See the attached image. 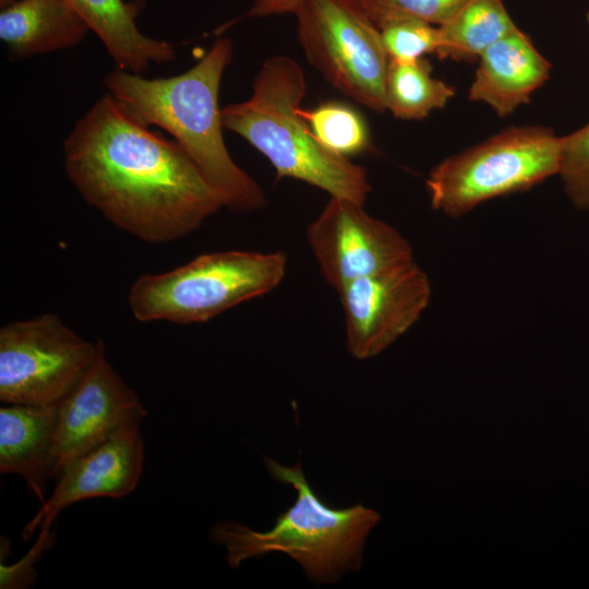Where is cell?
I'll use <instances>...</instances> for the list:
<instances>
[{"mask_svg":"<svg viewBox=\"0 0 589 589\" xmlns=\"http://www.w3.org/2000/svg\"><path fill=\"white\" fill-rule=\"evenodd\" d=\"M384 48L393 60H417L435 53L437 26L413 17H388L376 24Z\"/></svg>","mask_w":589,"mask_h":589,"instance_id":"ffe728a7","label":"cell"},{"mask_svg":"<svg viewBox=\"0 0 589 589\" xmlns=\"http://www.w3.org/2000/svg\"><path fill=\"white\" fill-rule=\"evenodd\" d=\"M432 68L425 59H389L385 105L396 118L419 120L431 111L446 106L455 89L431 74Z\"/></svg>","mask_w":589,"mask_h":589,"instance_id":"ac0fdd59","label":"cell"},{"mask_svg":"<svg viewBox=\"0 0 589 589\" xmlns=\"http://www.w3.org/2000/svg\"><path fill=\"white\" fill-rule=\"evenodd\" d=\"M469 99L490 106L500 117L529 101L550 76L551 63L518 27L478 58Z\"/></svg>","mask_w":589,"mask_h":589,"instance_id":"4fadbf2b","label":"cell"},{"mask_svg":"<svg viewBox=\"0 0 589 589\" xmlns=\"http://www.w3.org/2000/svg\"><path fill=\"white\" fill-rule=\"evenodd\" d=\"M57 418L58 405L0 408V472L23 478L41 504L46 481L51 479Z\"/></svg>","mask_w":589,"mask_h":589,"instance_id":"5bb4252c","label":"cell"},{"mask_svg":"<svg viewBox=\"0 0 589 589\" xmlns=\"http://www.w3.org/2000/svg\"><path fill=\"white\" fill-rule=\"evenodd\" d=\"M292 13L308 61L344 95L371 110H386L389 57L360 1L301 0Z\"/></svg>","mask_w":589,"mask_h":589,"instance_id":"52a82bcc","label":"cell"},{"mask_svg":"<svg viewBox=\"0 0 589 589\" xmlns=\"http://www.w3.org/2000/svg\"><path fill=\"white\" fill-rule=\"evenodd\" d=\"M558 175L570 201L578 208H589V123L561 136Z\"/></svg>","mask_w":589,"mask_h":589,"instance_id":"44dd1931","label":"cell"},{"mask_svg":"<svg viewBox=\"0 0 589 589\" xmlns=\"http://www.w3.org/2000/svg\"><path fill=\"white\" fill-rule=\"evenodd\" d=\"M56 533L41 529L38 539L26 555L13 565L0 564V588L16 589L33 586L37 578L34 564L40 558L43 552L55 542Z\"/></svg>","mask_w":589,"mask_h":589,"instance_id":"603a6c76","label":"cell"},{"mask_svg":"<svg viewBox=\"0 0 589 589\" xmlns=\"http://www.w3.org/2000/svg\"><path fill=\"white\" fill-rule=\"evenodd\" d=\"M140 424L130 425L73 459L58 476L50 496L23 530L25 538L40 527L50 530L59 514L73 503L95 498H120L137 485L144 465Z\"/></svg>","mask_w":589,"mask_h":589,"instance_id":"7c38bea8","label":"cell"},{"mask_svg":"<svg viewBox=\"0 0 589 589\" xmlns=\"http://www.w3.org/2000/svg\"><path fill=\"white\" fill-rule=\"evenodd\" d=\"M363 206L330 196L306 229V241L321 274L336 292L354 279L413 261L408 241Z\"/></svg>","mask_w":589,"mask_h":589,"instance_id":"9c48e42d","label":"cell"},{"mask_svg":"<svg viewBox=\"0 0 589 589\" xmlns=\"http://www.w3.org/2000/svg\"><path fill=\"white\" fill-rule=\"evenodd\" d=\"M587 20H588V22H589V12H588V14H587Z\"/></svg>","mask_w":589,"mask_h":589,"instance_id":"484cf974","label":"cell"},{"mask_svg":"<svg viewBox=\"0 0 589 589\" xmlns=\"http://www.w3.org/2000/svg\"><path fill=\"white\" fill-rule=\"evenodd\" d=\"M314 136L329 151L348 157L370 147V136L362 117L351 107L328 101L312 109H299Z\"/></svg>","mask_w":589,"mask_h":589,"instance_id":"d6986e66","label":"cell"},{"mask_svg":"<svg viewBox=\"0 0 589 589\" xmlns=\"http://www.w3.org/2000/svg\"><path fill=\"white\" fill-rule=\"evenodd\" d=\"M301 0H254L245 16H266L272 14L292 13Z\"/></svg>","mask_w":589,"mask_h":589,"instance_id":"cb8c5ba5","label":"cell"},{"mask_svg":"<svg viewBox=\"0 0 589 589\" xmlns=\"http://www.w3.org/2000/svg\"><path fill=\"white\" fill-rule=\"evenodd\" d=\"M264 462L274 480L297 490V500L267 531H254L236 521L215 524L211 539L226 548L228 565L237 568L248 558L281 552L296 560L310 580L320 584L359 569L366 537L380 514L362 504L344 508L326 504L306 481L300 462L285 467L267 457Z\"/></svg>","mask_w":589,"mask_h":589,"instance_id":"277c9868","label":"cell"},{"mask_svg":"<svg viewBox=\"0 0 589 589\" xmlns=\"http://www.w3.org/2000/svg\"><path fill=\"white\" fill-rule=\"evenodd\" d=\"M146 414L137 394L107 360L101 341L85 375L58 404L51 478L119 431L140 424Z\"/></svg>","mask_w":589,"mask_h":589,"instance_id":"8fae6325","label":"cell"},{"mask_svg":"<svg viewBox=\"0 0 589 589\" xmlns=\"http://www.w3.org/2000/svg\"><path fill=\"white\" fill-rule=\"evenodd\" d=\"M516 28L503 0H468L437 26L435 55L456 61L478 59L488 47Z\"/></svg>","mask_w":589,"mask_h":589,"instance_id":"e0dca14e","label":"cell"},{"mask_svg":"<svg viewBox=\"0 0 589 589\" xmlns=\"http://www.w3.org/2000/svg\"><path fill=\"white\" fill-rule=\"evenodd\" d=\"M337 293L345 316L347 350L364 360L381 353L420 318L431 298V285L411 261L354 279Z\"/></svg>","mask_w":589,"mask_h":589,"instance_id":"30bf717a","label":"cell"},{"mask_svg":"<svg viewBox=\"0 0 589 589\" xmlns=\"http://www.w3.org/2000/svg\"><path fill=\"white\" fill-rule=\"evenodd\" d=\"M89 31L68 0H17L0 13V38L13 60L75 47Z\"/></svg>","mask_w":589,"mask_h":589,"instance_id":"9a60e30c","label":"cell"},{"mask_svg":"<svg viewBox=\"0 0 589 589\" xmlns=\"http://www.w3.org/2000/svg\"><path fill=\"white\" fill-rule=\"evenodd\" d=\"M306 93L300 64L288 56L268 58L253 82L251 97L221 109L224 129L263 154L277 178H292L364 205L371 191L362 166L320 143L299 112Z\"/></svg>","mask_w":589,"mask_h":589,"instance_id":"3957f363","label":"cell"},{"mask_svg":"<svg viewBox=\"0 0 589 589\" xmlns=\"http://www.w3.org/2000/svg\"><path fill=\"white\" fill-rule=\"evenodd\" d=\"M104 44L116 67L142 74L152 63L175 59L172 44L144 35L136 20L143 0H68Z\"/></svg>","mask_w":589,"mask_h":589,"instance_id":"2e32d148","label":"cell"},{"mask_svg":"<svg viewBox=\"0 0 589 589\" xmlns=\"http://www.w3.org/2000/svg\"><path fill=\"white\" fill-rule=\"evenodd\" d=\"M284 252L219 251L166 273L144 274L128 293L140 322L204 323L274 290L285 278Z\"/></svg>","mask_w":589,"mask_h":589,"instance_id":"5b68a950","label":"cell"},{"mask_svg":"<svg viewBox=\"0 0 589 589\" xmlns=\"http://www.w3.org/2000/svg\"><path fill=\"white\" fill-rule=\"evenodd\" d=\"M101 341L84 339L52 313L5 324L0 328V400L58 405L85 375Z\"/></svg>","mask_w":589,"mask_h":589,"instance_id":"ba28073f","label":"cell"},{"mask_svg":"<svg viewBox=\"0 0 589 589\" xmlns=\"http://www.w3.org/2000/svg\"><path fill=\"white\" fill-rule=\"evenodd\" d=\"M232 43L219 37L188 71L146 79L116 69L104 84L140 123L167 131L220 195L224 207L253 212L265 206L259 183L231 158L223 135L219 87L232 58Z\"/></svg>","mask_w":589,"mask_h":589,"instance_id":"7a4b0ae2","label":"cell"},{"mask_svg":"<svg viewBox=\"0 0 589 589\" xmlns=\"http://www.w3.org/2000/svg\"><path fill=\"white\" fill-rule=\"evenodd\" d=\"M63 165L89 205L145 242L178 240L224 207L179 144L136 121L109 93L67 136Z\"/></svg>","mask_w":589,"mask_h":589,"instance_id":"6da1fadb","label":"cell"},{"mask_svg":"<svg viewBox=\"0 0 589 589\" xmlns=\"http://www.w3.org/2000/svg\"><path fill=\"white\" fill-rule=\"evenodd\" d=\"M376 25L388 17H413L440 26L468 0H359Z\"/></svg>","mask_w":589,"mask_h":589,"instance_id":"7402d4cb","label":"cell"},{"mask_svg":"<svg viewBox=\"0 0 589 589\" xmlns=\"http://www.w3.org/2000/svg\"><path fill=\"white\" fill-rule=\"evenodd\" d=\"M17 0H0V7L1 9L8 8L9 5L13 4Z\"/></svg>","mask_w":589,"mask_h":589,"instance_id":"d4e9b609","label":"cell"},{"mask_svg":"<svg viewBox=\"0 0 589 589\" xmlns=\"http://www.w3.org/2000/svg\"><path fill=\"white\" fill-rule=\"evenodd\" d=\"M561 136L545 127H514L438 164L426 179L432 206L458 216L478 204L558 175Z\"/></svg>","mask_w":589,"mask_h":589,"instance_id":"8992f818","label":"cell"}]
</instances>
